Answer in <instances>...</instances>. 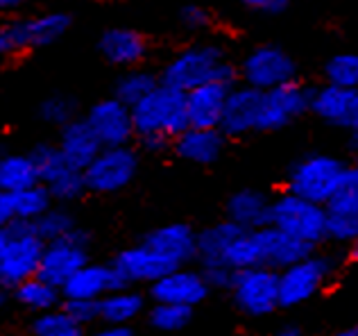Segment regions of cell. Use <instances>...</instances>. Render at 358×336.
Instances as JSON below:
<instances>
[{
    "label": "cell",
    "mask_w": 358,
    "mask_h": 336,
    "mask_svg": "<svg viewBox=\"0 0 358 336\" xmlns=\"http://www.w3.org/2000/svg\"><path fill=\"white\" fill-rule=\"evenodd\" d=\"M350 259L352 250L320 246L295 264L279 270V309H299L317 295L327 293L338 284Z\"/></svg>",
    "instance_id": "6da1fadb"
},
{
    "label": "cell",
    "mask_w": 358,
    "mask_h": 336,
    "mask_svg": "<svg viewBox=\"0 0 358 336\" xmlns=\"http://www.w3.org/2000/svg\"><path fill=\"white\" fill-rule=\"evenodd\" d=\"M159 84H166L175 91H191L206 82H224L234 87L238 84L236 62L229 57L227 48L220 41H191L184 48L175 50L159 69Z\"/></svg>",
    "instance_id": "7a4b0ae2"
},
{
    "label": "cell",
    "mask_w": 358,
    "mask_h": 336,
    "mask_svg": "<svg viewBox=\"0 0 358 336\" xmlns=\"http://www.w3.org/2000/svg\"><path fill=\"white\" fill-rule=\"evenodd\" d=\"M350 164L352 162H347L345 157L334 153H304L288 164L284 173V191H290L310 202L324 204L329 195L338 189Z\"/></svg>",
    "instance_id": "3957f363"
},
{
    "label": "cell",
    "mask_w": 358,
    "mask_h": 336,
    "mask_svg": "<svg viewBox=\"0 0 358 336\" xmlns=\"http://www.w3.org/2000/svg\"><path fill=\"white\" fill-rule=\"evenodd\" d=\"M268 225L277 227L284 234L293 237L308 248L327 246L324 237V207L317 202L284 191L272 193Z\"/></svg>",
    "instance_id": "277c9868"
},
{
    "label": "cell",
    "mask_w": 358,
    "mask_h": 336,
    "mask_svg": "<svg viewBox=\"0 0 358 336\" xmlns=\"http://www.w3.org/2000/svg\"><path fill=\"white\" fill-rule=\"evenodd\" d=\"M141 166H143V155L136 150L134 144L100 148V153L82 171L87 193L118 195L127 191L136 182Z\"/></svg>",
    "instance_id": "5b68a950"
},
{
    "label": "cell",
    "mask_w": 358,
    "mask_h": 336,
    "mask_svg": "<svg viewBox=\"0 0 358 336\" xmlns=\"http://www.w3.org/2000/svg\"><path fill=\"white\" fill-rule=\"evenodd\" d=\"M227 293L243 318L266 321L279 312V273L266 266L234 270Z\"/></svg>",
    "instance_id": "8992f818"
},
{
    "label": "cell",
    "mask_w": 358,
    "mask_h": 336,
    "mask_svg": "<svg viewBox=\"0 0 358 336\" xmlns=\"http://www.w3.org/2000/svg\"><path fill=\"white\" fill-rule=\"evenodd\" d=\"M129 111L134 123V139L143 134H164L175 139L188 127L184 93L166 84H157L145 98L131 105Z\"/></svg>",
    "instance_id": "52a82bcc"
},
{
    "label": "cell",
    "mask_w": 358,
    "mask_h": 336,
    "mask_svg": "<svg viewBox=\"0 0 358 336\" xmlns=\"http://www.w3.org/2000/svg\"><path fill=\"white\" fill-rule=\"evenodd\" d=\"M43 241L34 232L32 223L12 220L7 225V241L0 252V286L9 291L23 279H30L39 270Z\"/></svg>",
    "instance_id": "ba28073f"
},
{
    "label": "cell",
    "mask_w": 358,
    "mask_h": 336,
    "mask_svg": "<svg viewBox=\"0 0 358 336\" xmlns=\"http://www.w3.org/2000/svg\"><path fill=\"white\" fill-rule=\"evenodd\" d=\"M322 207L327 246L352 250L358 239V168L354 164L347 166L338 189Z\"/></svg>",
    "instance_id": "9c48e42d"
},
{
    "label": "cell",
    "mask_w": 358,
    "mask_h": 336,
    "mask_svg": "<svg viewBox=\"0 0 358 336\" xmlns=\"http://www.w3.org/2000/svg\"><path fill=\"white\" fill-rule=\"evenodd\" d=\"M238 82L252 89L268 91L299 78L295 57L279 43H259L236 62Z\"/></svg>",
    "instance_id": "30bf717a"
},
{
    "label": "cell",
    "mask_w": 358,
    "mask_h": 336,
    "mask_svg": "<svg viewBox=\"0 0 358 336\" xmlns=\"http://www.w3.org/2000/svg\"><path fill=\"white\" fill-rule=\"evenodd\" d=\"M91 250H93V232L80 223L71 234L48 241V244L43 246L36 277H41L43 282L62 288V284L75 273V270H80L87 261L93 259Z\"/></svg>",
    "instance_id": "8fae6325"
},
{
    "label": "cell",
    "mask_w": 358,
    "mask_h": 336,
    "mask_svg": "<svg viewBox=\"0 0 358 336\" xmlns=\"http://www.w3.org/2000/svg\"><path fill=\"white\" fill-rule=\"evenodd\" d=\"M310 84L290 80L275 89L261 91V107L257 120V134H275L297 123L308 114Z\"/></svg>",
    "instance_id": "7c38bea8"
},
{
    "label": "cell",
    "mask_w": 358,
    "mask_h": 336,
    "mask_svg": "<svg viewBox=\"0 0 358 336\" xmlns=\"http://www.w3.org/2000/svg\"><path fill=\"white\" fill-rule=\"evenodd\" d=\"M73 27V16L69 12H43L30 16H16L5 21V32L12 55L32 52L59 43Z\"/></svg>",
    "instance_id": "4fadbf2b"
},
{
    "label": "cell",
    "mask_w": 358,
    "mask_h": 336,
    "mask_svg": "<svg viewBox=\"0 0 358 336\" xmlns=\"http://www.w3.org/2000/svg\"><path fill=\"white\" fill-rule=\"evenodd\" d=\"M308 114L327 127L347 134L358 132V89L334 87L324 82L310 87Z\"/></svg>",
    "instance_id": "5bb4252c"
},
{
    "label": "cell",
    "mask_w": 358,
    "mask_h": 336,
    "mask_svg": "<svg viewBox=\"0 0 358 336\" xmlns=\"http://www.w3.org/2000/svg\"><path fill=\"white\" fill-rule=\"evenodd\" d=\"M145 295L150 302H173L197 309L211 298V288L206 286L200 266L188 264L173 268L171 273L155 279L145 288Z\"/></svg>",
    "instance_id": "9a60e30c"
},
{
    "label": "cell",
    "mask_w": 358,
    "mask_h": 336,
    "mask_svg": "<svg viewBox=\"0 0 358 336\" xmlns=\"http://www.w3.org/2000/svg\"><path fill=\"white\" fill-rule=\"evenodd\" d=\"M82 118L87 120L91 132L96 134L102 148L109 146H129L134 144V123L131 111L125 102L114 96L100 98L84 109Z\"/></svg>",
    "instance_id": "2e32d148"
},
{
    "label": "cell",
    "mask_w": 358,
    "mask_h": 336,
    "mask_svg": "<svg viewBox=\"0 0 358 336\" xmlns=\"http://www.w3.org/2000/svg\"><path fill=\"white\" fill-rule=\"evenodd\" d=\"M150 39L145 32L127 25H111L98 36V52L109 66L118 71L145 66L150 57Z\"/></svg>",
    "instance_id": "e0dca14e"
},
{
    "label": "cell",
    "mask_w": 358,
    "mask_h": 336,
    "mask_svg": "<svg viewBox=\"0 0 358 336\" xmlns=\"http://www.w3.org/2000/svg\"><path fill=\"white\" fill-rule=\"evenodd\" d=\"M109 261L120 275L122 284L138 288H148L155 279L171 273L175 268L171 261H166L152 248H148L143 241H134V244L120 248Z\"/></svg>",
    "instance_id": "ac0fdd59"
},
{
    "label": "cell",
    "mask_w": 358,
    "mask_h": 336,
    "mask_svg": "<svg viewBox=\"0 0 358 336\" xmlns=\"http://www.w3.org/2000/svg\"><path fill=\"white\" fill-rule=\"evenodd\" d=\"M261 107V91L252 89L248 84H234L224 100L222 118L218 130L227 136V141H238L257 134V120Z\"/></svg>",
    "instance_id": "d6986e66"
},
{
    "label": "cell",
    "mask_w": 358,
    "mask_h": 336,
    "mask_svg": "<svg viewBox=\"0 0 358 336\" xmlns=\"http://www.w3.org/2000/svg\"><path fill=\"white\" fill-rule=\"evenodd\" d=\"M195 232L191 223L186 220H171L164 225L150 227L138 237L148 248H152L159 257L171 261L175 268L195 264Z\"/></svg>",
    "instance_id": "ffe728a7"
},
{
    "label": "cell",
    "mask_w": 358,
    "mask_h": 336,
    "mask_svg": "<svg viewBox=\"0 0 358 336\" xmlns=\"http://www.w3.org/2000/svg\"><path fill=\"white\" fill-rule=\"evenodd\" d=\"M227 136L218 127H186L173 139L171 155L188 166L209 168L218 164L227 153Z\"/></svg>",
    "instance_id": "44dd1931"
},
{
    "label": "cell",
    "mask_w": 358,
    "mask_h": 336,
    "mask_svg": "<svg viewBox=\"0 0 358 336\" xmlns=\"http://www.w3.org/2000/svg\"><path fill=\"white\" fill-rule=\"evenodd\" d=\"M120 286L125 284H122L120 275L111 266L109 259L107 261L91 259L66 279L59 291L64 300H100L102 295L116 291Z\"/></svg>",
    "instance_id": "7402d4cb"
},
{
    "label": "cell",
    "mask_w": 358,
    "mask_h": 336,
    "mask_svg": "<svg viewBox=\"0 0 358 336\" xmlns=\"http://www.w3.org/2000/svg\"><path fill=\"white\" fill-rule=\"evenodd\" d=\"M272 193L259 186H241L224 200V216L241 230H259L268 225Z\"/></svg>",
    "instance_id": "603a6c76"
},
{
    "label": "cell",
    "mask_w": 358,
    "mask_h": 336,
    "mask_svg": "<svg viewBox=\"0 0 358 336\" xmlns=\"http://www.w3.org/2000/svg\"><path fill=\"white\" fill-rule=\"evenodd\" d=\"M229 84L224 82H206L184 93L188 127H218L227 100Z\"/></svg>",
    "instance_id": "cb8c5ba5"
},
{
    "label": "cell",
    "mask_w": 358,
    "mask_h": 336,
    "mask_svg": "<svg viewBox=\"0 0 358 336\" xmlns=\"http://www.w3.org/2000/svg\"><path fill=\"white\" fill-rule=\"evenodd\" d=\"M148 295L145 288L138 286H120L116 291H109L98 300V316L100 323L105 325H134L143 321V314L148 309Z\"/></svg>",
    "instance_id": "d4e9b609"
},
{
    "label": "cell",
    "mask_w": 358,
    "mask_h": 336,
    "mask_svg": "<svg viewBox=\"0 0 358 336\" xmlns=\"http://www.w3.org/2000/svg\"><path fill=\"white\" fill-rule=\"evenodd\" d=\"M254 234H257V244H259V264L277 270V273L284 270L286 266L295 264L301 257H306L313 250L272 225L254 230Z\"/></svg>",
    "instance_id": "484cf974"
},
{
    "label": "cell",
    "mask_w": 358,
    "mask_h": 336,
    "mask_svg": "<svg viewBox=\"0 0 358 336\" xmlns=\"http://www.w3.org/2000/svg\"><path fill=\"white\" fill-rule=\"evenodd\" d=\"M55 146L59 148L64 162L78 168V171H84L102 148L96 134L87 125V120L82 118V114L57 130V141H55Z\"/></svg>",
    "instance_id": "4316f807"
},
{
    "label": "cell",
    "mask_w": 358,
    "mask_h": 336,
    "mask_svg": "<svg viewBox=\"0 0 358 336\" xmlns=\"http://www.w3.org/2000/svg\"><path fill=\"white\" fill-rule=\"evenodd\" d=\"M241 227L229 223L227 218H220L204 225L195 232V266H224V255L231 246V241L238 237Z\"/></svg>",
    "instance_id": "83f0119b"
},
{
    "label": "cell",
    "mask_w": 358,
    "mask_h": 336,
    "mask_svg": "<svg viewBox=\"0 0 358 336\" xmlns=\"http://www.w3.org/2000/svg\"><path fill=\"white\" fill-rule=\"evenodd\" d=\"M9 302H14L18 309L27 312L30 316L48 312L64 302L62 291L57 286L43 282L41 277H30L18 282L14 288H9Z\"/></svg>",
    "instance_id": "f1b7e54d"
},
{
    "label": "cell",
    "mask_w": 358,
    "mask_h": 336,
    "mask_svg": "<svg viewBox=\"0 0 358 336\" xmlns=\"http://www.w3.org/2000/svg\"><path fill=\"white\" fill-rule=\"evenodd\" d=\"M143 321L155 334L175 336L191 328L195 321V309L173 302H150L143 314Z\"/></svg>",
    "instance_id": "f546056e"
},
{
    "label": "cell",
    "mask_w": 358,
    "mask_h": 336,
    "mask_svg": "<svg viewBox=\"0 0 358 336\" xmlns=\"http://www.w3.org/2000/svg\"><path fill=\"white\" fill-rule=\"evenodd\" d=\"M36 182H39V175H36V168L30 155L21 150H12V148H7L0 155V191L16 193Z\"/></svg>",
    "instance_id": "4dcf8cb0"
},
{
    "label": "cell",
    "mask_w": 358,
    "mask_h": 336,
    "mask_svg": "<svg viewBox=\"0 0 358 336\" xmlns=\"http://www.w3.org/2000/svg\"><path fill=\"white\" fill-rule=\"evenodd\" d=\"M157 84H159V76L152 69H148V66L125 69L118 73L111 96L118 98L120 102H125L127 107H131V105H136L141 98H145Z\"/></svg>",
    "instance_id": "1f68e13d"
},
{
    "label": "cell",
    "mask_w": 358,
    "mask_h": 336,
    "mask_svg": "<svg viewBox=\"0 0 358 336\" xmlns=\"http://www.w3.org/2000/svg\"><path fill=\"white\" fill-rule=\"evenodd\" d=\"M78 116H80V102L69 91H52L36 105V118L43 125L55 130L64 127Z\"/></svg>",
    "instance_id": "d6a6232c"
},
{
    "label": "cell",
    "mask_w": 358,
    "mask_h": 336,
    "mask_svg": "<svg viewBox=\"0 0 358 336\" xmlns=\"http://www.w3.org/2000/svg\"><path fill=\"white\" fill-rule=\"evenodd\" d=\"M34 232L41 237L43 244H48V241H55V239H62L66 234H71V232L80 225V218L78 214H75L73 207L69 204H57L55 202L52 207L39 216L34 223Z\"/></svg>",
    "instance_id": "836d02e7"
},
{
    "label": "cell",
    "mask_w": 358,
    "mask_h": 336,
    "mask_svg": "<svg viewBox=\"0 0 358 336\" xmlns=\"http://www.w3.org/2000/svg\"><path fill=\"white\" fill-rule=\"evenodd\" d=\"M43 186L48 189L52 202L69 204V207L78 204L80 200H84L89 195L87 193V184H84L82 171H78V168H73V166L62 168V171L55 177H50V180L45 182Z\"/></svg>",
    "instance_id": "e575fe53"
},
{
    "label": "cell",
    "mask_w": 358,
    "mask_h": 336,
    "mask_svg": "<svg viewBox=\"0 0 358 336\" xmlns=\"http://www.w3.org/2000/svg\"><path fill=\"white\" fill-rule=\"evenodd\" d=\"M27 330L39 334V336H84L87 330L80 323H75L71 318V314L64 307H55V309L41 312L30 316V325Z\"/></svg>",
    "instance_id": "d590c367"
},
{
    "label": "cell",
    "mask_w": 358,
    "mask_h": 336,
    "mask_svg": "<svg viewBox=\"0 0 358 336\" xmlns=\"http://www.w3.org/2000/svg\"><path fill=\"white\" fill-rule=\"evenodd\" d=\"M52 198L48 189L36 182L32 186H27L23 191L12 193V209H14V220H25L34 223L39 216H43L45 211L52 207Z\"/></svg>",
    "instance_id": "8d00e7d4"
},
{
    "label": "cell",
    "mask_w": 358,
    "mask_h": 336,
    "mask_svg": "<svg viewBox=\"0 0 358 336\" xmlns=\"http://www.w3.org/2000/svg\"><path fill=\"white\" fill-rule=\"evenodd\" d=\"M324 84L345 89H358V57L354 52H336L322 66Z\"/></svg>",
    "instance_id": "74e56055"
},
{
    "label": "cell",
    "mask_w": 358,
    "mask_h": 336,
    "mask_svg": "<svg viewBox=\"0 0 358 336\" xmlns=\"http://www.w3.org/2000/svg\"><path fill=\"white\" fill-rule=\"evenodd\" d=\"M27 155L32 157V164L36 168V175H39V182L45 184L50 177L57 175L62 168H66L69 164L64 162V157L59 153V148L55 146V141H39L34 144Z\"/></svg>",
    "instance_id": "f35d334b"
},
{
    "label": "cell",
    "mask_w": 358,
    "mask_h": 336,
    "mask_svg": "<svg viewBox=\"0 0 358 336\" xmlns=\"http://www.w3.org/2000/svg\"><path fill=\"white\" fill-rule=\"evenodd\" d=\"M177 18H179V25L191 34H204L215 25V16H213L211 9L204 7V5H197V3L184 5L182 9H179Z\"/></svg>",
    "instance_id": "ab89813d"
},
{
    "label": "cell",
    "mask_w": 358,
    "mask_h": 336,
    "mask_svg": "<svg viewBox=\"0 0 358 336\" xmlns=\"http://www.w3.org/2000/svg\"><path fill=\"white\" fill-rule=\"evenodd\" d=\"M62 307L71 314V318L75 323H80L84 330L93 328L100 323L98 316V300H64Z\"/></svg>",
    "instance_id": "60d3db41"
},
{
    "label": "cell",
    "mask_w": 358,
    "mask_h": 336,
    "mask_svg": "<svg viewBox=\"0 0 358 336\" xmlns=\"http://www.w3.org/2000/svg\"><path fill=\"white\" fill-rule=\"evenodd\" d=\"M200 270H202L206 286L211 288V293H227L229 291L231 277H234V270L229 266L213 264V266H200Z\"/></svg>",
    "instance_id": "b9f144b4"
},
{
    "label": "cell",
    "mask_w": 358,
    "mask_h": 336,
    "mask_svg": "<svg viewBox=\"0 0 358 336\" xmlns=\"http://www.w3.org/2000/svg\"><path fill=\"white\" fill-rule=\"evenodd\" d=\"M238 3L248 9V12L257 14V16H268L275 18L286 14L290 7H293L295 0H238Z\"/></svg>",
    "instance_id": "7bdbcfd3"
},
{
    "label": "cell",
    "mask_w": 358,
    "mask_h": 336,
    "mask_svg": "<svg viewBox=\"0 0 358 336\" xmlns=\"http://www.w3.org/2000/svg\"><path fill=\"white\" fill-rule=\"evenodd\" d=\"M134 146H136V150L141 155L164 157V155H171L173 139H168L164 134H143V136H136L134 139Z\"/></svg>",
    "instance_id": "ee69618b"
},
{
    "label": "cell",
    "mask_w": 358,
    "mask_h": 336,
    "mask_svg": "<svg viewBox=\"0 0 358 336\" xmlns=\"http://www.w3.org/2000/svg\"><path fill=\"white\" fill-rule=\"evenodd\" d=\"M84 336H138V332L134 330V325H105V323H98V325H93V328H89Z\"/></svg>",
    "instance_id": "f6af8a7d"
},
{
    "label": "cell",
    "mask_w": 358,
    "mask_h": 336,
    "mask_svg": "<svg viewBox=\"0 0 358 336\" xmlns=\"http://www.w3.org/2000/svg\"><path fill=\"white\" fill-rule=\"evenodd\" d=\"M14 220V209H12V193L0 191V230H7L9 223Z\"/></svg>",
    "instance_id": "bcb514c9"
},
{
    "label": "cell",
    "mask_w": 358,
    "mask_h": 336,
    "mask_svg": "<svg viewBox=\"0 0 358 336\" xmlns=\"http://www.w3.org/2000/svg\"><path fill=\"white\" fill-rule=\"evenodd\" d=\"M268 336H306V332H304V328H301L299 323L288 321V323H281V325H277V328L272 330Z\"/></svg>",
    "instance_id": "7dc6e473"
},
{
    "label": "cell",
    "mask_w": 358,
    "mask_h": 336,
    "mask_svg": "<svg viewBox=\"0 0 358 336\" xmlns=\"http://www.w3.org/2000/svg\"><path fill=\"white\" fill-rule=\"evenodd\" d=\"M27 3H30V0H0V16L18 14Z\"/></svg>",
    "instance_id": "c3c4849f"
},
{
    "label": "cell",
    "mask_w": 358,
    "mask_h": 336,
    "mask_svg": "<svg viewBox=\"0 0 358 336\" xmlns=\"http://www.w3.org/2000/svg\"><path fill=\"white\" fill-rule=\"evenodd\" d=\"M12 55V48H9V39L5 32V21H0V57H7Z\"/></svg>",
    "instance_id": "681fc988"
},
{
    "label": "cell",
    "mask_w": 358,
    "mask_h": 336,
    "mask_svg": "<svg viewBox=\"0 0 358 336\" xmlns=\"http://www.w3.org/2000/svg\"><path fill=\"white\" fill-rule=\"evenodd\" d=\"M329 336H358V328H356V325H347V328L334 330Z\"/></svg>",
    "instance_id": "f907efd6"
},
{
    "label": "cell",
    "mask_w": 358,
    "mask_h": 336,
    "mask_svg": "<svg viewBox=\"0 0 358 336\" xmlns=\"http://www.w3.org/2000/svg\"><path fill=\"white\" fill-rule=\"evenodd\" d=\"M7 304H9V291H5V288L0 286V312H3Z\"/></svg>",
    "instance_id": "816d5d0a"
},
{
    "label": "cell",
    "mask_w": 358,
    "mask_h": 336,
    "mask_svg": "<svg viewBox=\"0 0 358 336\" xmlns=\"http://www.w3.org/2000/svg\"><path fill=\"white\" fill-rule=\"evenodd\" d=\"M5 241H7V230H0V252H3Z\"/></svg>",
    "instance_id": "f5cc1de1"
},
{
    "label": "cell",
    "mask_w": 358,
    "mask_h": 336,
    "mask_svg": "<svg viewBox=\"0 0 358 336\" xmlns=\"http://www.w3.org/2000/svg\"><path fill=\"white\" fill-rule=\"evenodd\" d=\"M21 336H39V334H34V332H30V330H27L25 334H21Z\"/></svg>",
    "instance_id": "db71d44e"
}]
</instances>
